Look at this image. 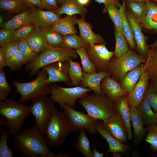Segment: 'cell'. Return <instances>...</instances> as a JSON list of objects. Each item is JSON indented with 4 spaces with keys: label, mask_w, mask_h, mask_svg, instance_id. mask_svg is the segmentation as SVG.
I'll return each instance as SVG.
<instances>
[{
    "label": "cell",
    "mask_w": 157,
    "mask_h": 157,
    "mask_svg": "<svg viewBox=\"0 0 157 157\" xmlns=\"http://www.w3.org/2000/svg\"><path fill=\"white\" fill-rule=\"evenodd\" d=\"M14 146L24 157H59L49 150L44 134L35 126L26 128L14 136Z\"/></svg>",
    "instance_id": "1"
},
{
    "label": "cell",
    "mask_w": 157,
    "mask_h": 157,
    "mask_svg": "<svg viewBox=\"0 0 157 157\" xmlns=\"http://www.w3.org/2000/svg\"><path fill=\"white\" fill-rule=\"evenodd\" d=\"M0 114L6 121L0 119V124L8 127L9 134L14 136L20 132L23 122L31 114L29 106L12 99L0 100Z\"/></svg>",
    "instance_id": "2"
},
{
    "label": "cell",
    "mask_w": 157,
    "mask_h": 157,
    "mask_svg": "<svg viewBox=\"0 0 157 157\" xmlns=\"http://www.w3.org/2000/svg\"><path fill=\"white\" fill-rule=\"evenodd\" d=\"M74 131L73 126L66 114L55 108L44 134L48 145L58 148Z\"/></svg>",
    "instance_id": "3"
},
{
    "label": "cell",
    "mask_w": 157,
    "mask_h": 157,
    "mask_svg": "<svg viewBox=\"0 0 157 157\" xmlns=\"http://www.w3.org/2000/svg\"><path fill=\"white\" fill-rule=\"evenodd\" d=\"M92 117L103 121L108 119L116 112L115 103L104 94H86L78 100Z\"/></svg>",
    "instance_id": "4"
},
{
    "label": "cell",
    "mask_w": 157,
    "mask_h": 157,
    "mask_svg": "<svg viewBox=\"0 0 157 157\" xmlns=\"http://www.w3.org/2000/svg\"><path fill=\"white\" fill-rule=\"evenodd\" d=\"M76 50L62 47H51L38 54L32 61L27 64L25 69L30 76L35 74L45 66L57 62H64L77 57Z\"/></svg>",
    "instance_id": "5"
},
{
    "label": "cell",
    "mask_w": 157,
    "mask_h": 157,
    "mask_svg": "<svg viewBox=\"0 0 157 157\" xmlns=\"http://www.w3.org/2000/svg\"><path fill=\"white\" fill-rule=\"evenodd\" d=\"M48 78L47 72L42 68L38 72L37 77L31 81L23 83L13 81L12 83L16 88L15 92L21 95L19 101H32L40 96L50 93L51 84L47 82Z\"/></svg>",
    "instance_id": "6"
},
{
    "label": "cell",
    "mask_w": 157,
    "mask_h": 157,
    "mask_svg": "<svg viewBox=\"0 0 157 157\" xmlns=\"http://www.w3.org/2000/svg\"><path fill=\"white\" fill-rule=\"evenodd\" d=\"M147 58L139 55L134 51L129 50L121 58H118L113 56L108 71L112 77L120 82L128 72L141 64L145 63Z\"/></svg>",
    "instance_id": "7"
},
{
    "label": "cell",
    "mask_w": 157,
    "mask_h": 157,
    "mask_svg": "<svg viewBox=\"0 0 157 157\" xmlns=\"http://www.w3.org/2000/svg\"><path fill=\"white\" fill-rule=\"evenodd\" d=\"M31 101L32 103L29 106L31 114L35 118L34 126L44 134L55 108V103L47 95L40 96Z\"/></svg>",
    "instance_id": "8"
},
{
    "label": "cell",
    "mask_w": 157,
    "mask_h": 157,
    "mask_svg": "<svg viewBox=\"0 0 157 157\" xmlns=\"http://www.w3.org/2000/svg\"><path fill=\"white\" fill-rule=\"evenodd\" d=\"M50 96L54 103L58 104L62 109L67 105L74 107L76 101L88 94L91 90L80 86L66 88L54 84H51Z\"/></svg>",
    "instance_id": "9"
},
{
    "label": "cell",
    "mask_w": 157,
    "mask_h": 157,
    "mask_svg": "<svg viewBox=\"0 0 157 157\" xmlns=\"http://www.w3.org/2000/svg\"><path fill=\"white\" fill-rule=\"evenodd\" d=\"M62 109L73 126L74 131L85 130L93 134L98 132L96 126L99 120L77 110L69 106L65 105Z\"/></svg>",
    "instance_id": "10"
},
{
    "label": "cell",
    "mask_w": 157,
    "mask_h": 157,
    "mask_svg": "<svg viewBox=\"0 0 157 157\" xmlns=\"http://www.w3.org/2000/svg\"><path fill=\"white\" fill-rule=\"evenodd\" d=\"M86 49L97 72L108 70L111 60L114 56V52L109 51L105 44H89Z\"/></svg>",
    "instance_id": "11"
},
{
    "label": "cell",
    "mask_w": 157,
    "mask_h": 157,
    "mask_svg": "<svg viewBox=\"0 0 157 157\" xmlns=\"http://www.w3.org/2000/svg\"><path fill=\"white\" fill-rule=\"evenodd\" d=\"M69 61L57 62L43 67L42 68L45 70L48 74L47 83L50 84L61 82L68 86L72 85L69 74Z\"/></svg>",
    "instance_id": "12"
},
{
    "label": "cell",
    "mask_w": 157,
    "mask_h": 157,
    "mask_svg": "<svg viewBox=\"0 0 157 157\" xmlns=\"http://www.w3.org/2000/svg\"><path fill=\"white\" fill-rule=\"evenodd\" d=\"M102 122L105 129L111 135L120 141L126 143L128 140L127 129L121 116L116 111Z\"/></svg>",
    "instance_id": "13"
},
{
    "label": "cell",
    "mask_w": 157,
    "mask_h": 157,
    "mask_svg": "<svg viewBox=\"0 0 157 157\" xmlns=\"http://www.w3.org/2000/svg\"><path fill=\"white\" fill-rule=\"evenodd\" d=\"M149 78L147 70H142L140 77L133 90L127 95L130 108L138 109L144 97L149 84Z\"/></svg>",
    "instance_id": "14"
},
{
    "label": "cell",
    "mask_w": 157,
    "mask_h": 157,
    "mask_svg": "<svg viewBox=\"0 0 157 157\" xmlns=\"http://www.w3.org/2000/svg\"><path fill=\"white\" fill-rule=\"evenodd\" d=\"M30 22L35 27H42L52 26L61 18L55 11L44 10L40 8L31 7Z\"/></svg>",
    "instance_id": "15"
},
{
    "label": "cell",
    "mask_w": 157,
    "mask_h": 157,
    "mask_svg": "<svg viewBox=\"0 0 157 157\" xmlns=\"http://www.w3.org/2000/svg\"><path fill=\"white\" fill-rule=\"evenodd\" d=\"M126 14L133 28L136 48L140 55L147 57L150 49L147 43V37L143 34L142 24L136 20L128 13Z\"/></svg>",
    "instance_id": "16"
},
{
    "label": "cell",
    "mask_w": 157,
    "mask_h": 157,
    "mask_svg": "<svg viewBox=\"0 0 157 157\" xmlns=\"http://www.w3.org/2000/svg\"><path fill=\"white\" fill-rule=\"evenodd\" d=\"M111 76L107 70L92 73H83V78L79 86L90 89L94 93L98 95L104 94L100 88L102 80L106 77Z\"/></svg>",
    "instance_id": "17"
},
{
    "label": "cell",
    "mask_w": 157,
    "mask_h": 157,
    "mask_svg": "<svg viewBox=\"0 0 157 157\" xmlns=\"http://www.w3.org/2000/svg\"><path fill=\"white\" fill-rule=\"evenodd\" d=\"M100 88L103 93L114 103L121 97L127 94L119 83L110 76L103 78L101 83Z\"/></svg>",
    "instance_id": "18"
},
{
    "label": "cell",
    "mask_w": 157,
    "mask_h": 157,
    "mask_svg": "<svg viewBox=\"0 0 157 157\" xmlns=\"http://www.w3.org/2000/svg\"><path fill=\"white\" fill-rule=\"evenodd\" d=\"M76 22L80 36L89 44H106V40L101 35L93 31L92 25L85 21V18H76Z\"/></svg>",
    "instance_id": "19"
},
{
    "label": "cell",
    "mask_w": 157,
    "mask_h": 157,
    "mask_svg": "<svg viewBox=\"0 0 157 157\" xmlns=\"http://www.w3.org/2000/svg\"><path fill=\"white\" fill-rule=\"evenodd\" d=\"M116 111L119 115L126 127L128 135V139L130 140L133 136L131 131V124L130 110L127 95L119 98L115 103Z\"/></svg>",
    "instance_id": "20"
},
{
    "label": "cell",
    "mask_w": 157,
    "mask_h": 157,
    "mask_svg": "<svg viewBox=\"0 0 157 157\" xmlns=\"http://www.w3.org/2000/svg\"><path fill=\"white\" fill-rule=\"evenodd\" d=\"M96 128L97 131L108 142L109 149L107 152H119L122 154L125 153L128 149V146L125 144L111 135L104 128L102 122L99 121Z\"/></svg>",
    "instance_id": "21"
},
{
    "label": "cell",
    "mask_w": 157,
    "mask_h": 157,
    "mask_svg": "<svg viewBox=\"0 0 157 157\" xmlns=\"http://www.w3.org/2000/svg\"><path fill=\"white\" fill-rule=\"evenodd\" d=\"M130 113L134 132L133 142L137 145L142 141L147 132L144 127V124L137 109L131 108Z\"/></svg>",
    "instance_id": "22"
},
{
    "label": "cell",
    "mask_w": 157,
    "mask_h": 157,
    "mask_svg": "<svg viewBox=\"0 0 157 157\" xmlns=\"http://www.w3.org/2000/svg\"><path fill=\"white\" fill-rule=\"evenodd\" d=\"M31 49L39 54L51 47L48 44L40 28L35 27L31 34L25 39Z\"/></svg>",
    "instance_id": "23"
},
{
    "label": "cell",
    "mask_w": 157,
    "mask_h": 157,
    "mask_svg": "<svg viewBox=\"0 0 157 157\" xmlns=\"http://www.w3.org/2000/svg\"><path fill=\"white\" fill-rule=\"evenodd\" d=\"M146 69L149 78V84L157 90V48L150 49L146 63L142 70Z\"/></svg>",
    "instance_id": "24"
},
{
    "label": "cell",
    "mask_w": 157,
    "mask_h": 157,
    "mask_svg": "<svg viewBox=\"0 0 157 157\" xmlns=\"http://www.w3.org/2000/svg\"><path fill=\"white\" fill-rule=\"evenodd\" d=\"M146 16L141 24L142 28L149 31L157 32V2L148 0Z\"/></svg>",
    "instance_id": "25"
},
{
    "label": "cell",
    "mask_w": 157,
    "mask_h": 157,
    "mask_svg": "<svg viewBox=\"0 0 157 157\" xmlns=\"http://www.w3.org/2000/svg\"><path fill=\"white\" fill-rule=\"evenodd\" d=\"M143 64L128 72L119 83L124 91L128 94L133 90L142 73Z\"/></svg>",
    "instance_id": "26"
},
{
    "label": "cell",
    "mask_w": 157,
    "mask_h": 157,
    "mask_svg": "<svg viewBox=\"0 0 157 157\" xmlns=\"http://www.w3.org/2000/svg\"><path fill=\"white\" fill-rule=\"evenodd\" d=\"M55 11L60 16L63 14L70 15L78 14L84 18L88 12V10L77 0H66Z\"/></svg>",
    "instance_id": "27"
},
{
    "label": "cell",
    "mask_w": 157,
    "mask_h": 157,
    "mask_svg": "<svg viewBox=\"0 0 157 157\" xmlns=\"http://www.w3.org/2000/svg\"><path fill=\"white\" fill-rule=\"evenodd\" d=\"M76 18L74 15H67L51 26L63 35L76 34L77 31L75 25L77 24Z\"/></svg>",
    "instance_id": "28"
},
{
    "label": "cell",
    "mask_w": 157,
    "mask_h": 157,
    "mask_svg": "<svg viewBox=\"0 0 157 157\" xmlns=\"http://www.w3.org/2000/svg\"><path fill=\"white\" fill-rule=\"evenodd\" d=\"M126 10L138 22L142 24L146 16L147 3H137L125 0Z\"/></svg>",
    "instance_id": "29"
},
{
    "label": "cell",
    "mask_w": 157,
    "mask_h": 157,
    "mask_svg": "<svg viewBox=\"0 0 157 157\" xmlns=\"http://www.w3.org/2000/svg\"><path fill=\"white\" fill-rule=\"evenodd\" d=\"M122 20V29L123 33L131 49L134 50L136 45L134 40L133 29L127 18L124 1L119 7Z\"/></svg>",
    "instance_id": "30"
},
{
    "label": "cell",
    "mask_w": 157,
    "mask_h": 157,
    "mask_svg": "<svg viewBox=\"0 0 157 157\" xmlns=\"http://www.w3.org/2000/svg\"><path fill=\"white\" fill-rule=\"evenodd\" d=\"M31 9L30 7L18 14L8 21L3 23L0 27L4 28L17 29L30 22Z\"/></svg>",
    "instance_id": "31"
},
{
    "label": "cell",
    "mask_w": 157,
    "mask_h": 157,
    "mask_svg": "<svg viewBox=\"0 0 157 157\" xmlns=\"http://www.w3.org/2000/svg\"><path fill=\"white\" fill-rule=\"evenodd\" d=\"M137 109L144 124H157V113L152 110L144 96Z\"/></svg>",
    "instance_id": "32"
},
{
    "label": "cell",
    "mask_w": 157,
    "mask_h": 157,
    "mask_svg": "<svg viewBox=\"0 0 157 157\" xmlns=\"http://www.w3.org/2000/svg\"><path fill=\"white\" fill-rule=\"evenodd\" d=\"M75 149L85 157H92V151L90 141L87 136L85 130L80 131L79 134L73 144Z\"/></svg>",
    "instance_id": "33"
},
{
    "label": "cell",
    "mask_w": 157,
    "mask_h": 157,
    "mask_svg": "<svg viewBox=\"0 0 157 157\" xmlns=\"http://www.w3.org/2000/svg\"><path fill=\"white\" fill-rule=\"evenodd\" d=\"M89 45L81 36L76 34L63 35L61 47L76 50L82 48H86Z\"/></svg>",
    "instance_id": "34"
},
{
    "label": "cell",
    "mask_w": 157,
    "mask_h": 157,
    "mask_svg": "<svg viewBox=\"0 0 157 157\" xmlns=\"http://www.w3.org/2000/svg\"><path fill=\"white\" fill-rule=\"evenodd\" d=\"M40 28L50 46L54 47H61L63 35L54 29L51 26L44 27Z\"/></svg>",
    "instance_id": "35"
},
{
    "label": "cell",
    "mask_w": 157,
    "mask_h": 157,
    "mask_svg": "<svg viewBox=\"0 0 157 157\" xmlns=\"http://www.w3.org/2000/svg\"><path fill=\"white\" fill-rule=\"evenodd\" d=\"M115 47L114 56L118 58L123 57L130 49L128 43L123 32L115 29Z\"/></svg>",
    "instance_id": "36"
},
{
    "label": "cell",
    "mask_w": 157,
    "mask_h": 157,
    "mask_svg": "<svg viewBox=\"0 0 157 157\" xmlns=\"http://www.w3.org/2000/svg\"><path fill=\"white\" fill-rule=\"evenodd\" d=\"M28 7L23 0H0V8L12 13L23 12Z\"/></svg>",
    "instance_id": "37"
},
{
    "label": "cell",
    "mask_w": 157,
    "mask_h": 157,
    "mask_svg": "<svg viewBox=\"0 0 157 157\" xmlns=\"http://www.w3.org/2000/svg\"><path fill=\"white\" fill-rule=\"evenodd\" d=\"M68 72L73 85H79L83 76V72L79 63L70 59Z\"/></svg>",
    "instance_id": "38"
},
{
    "label": "cell",
    "mask_w": 157,
    "mask_h": 157,
    "mask_svg": "<svg viewBox=\"0 0 157 157\" xmlns=\"http://www.w3.org/2000/svg\"><path fill=\"white\" fill-rule=\"evenodd\" d=\"M107 12L113 22L115 29L123 32L122 20L119 8L113 3H110L107 6Z\"/></svg>",
    "instance_id": "39"
},
{
    "label": "cell",
    "mask_w": 157,
    "mask_h": 157,
    "mask_svg": "<svg viewBox=\"0 0 157 157\" xmlns=\"http://www.w3.org/2000/svg\"><path fill=\"white\" fill-rule=\"evenodd\" d=\"M76 52L80 57L83 73H92L97 72L96 68L91 61L86 48H82L76 50Z\"/></svg>",
    "instance_id": "40"
},
{
    "label": "cell",
    "mask_w": 157,
    "mask_h": 157,
    "mask_svg": "<svg viewBox=\"0 0 157 157\" xmlns=\"http://www.w3.org/2000/svg\"><path fill=\"white\" fill-rule=\"evenodd\" d=\"M6 66L12 71L18 70L26 64L25 58L19 50L10 57L6 59Z\"/></svg>",
    "instance_id": "41"
},
{
    "label": "cell",
    "mask_w": 157,
    "mask_h": 157,
    "mask_svg": "<svg viewBox=\"0 0 157 157\" xmlns=\"http://www.w3.org/2000/svg\"><path fill=\"white\" fill-rule=\"evenodd\" d=\"M0 134V157H13L14 151L9 147L7 143V139L10 135L9 131L1 129Z\"/></svg>",
    "instance_id": "42"
},
{
    "label": "cell",
    "mask_w": 157,
    "mask_h": 157,
    "mask_svg": "<svg viewBox=\"0 0 157 157\" xmlns=\"http://www.w3.org/2000/svg\"><path fill=\"white\" fill-rule=\"evenodd\" d=\"M145 128L147 133L145 141L150 144V147L153 151H157V124L149 125Z\"/></svg>",
    "instance_id": "43"
},
{
    "label": "cell",
    "mask_w": 157,
    "mask_h": 157,
    "mask_svg": "<svg viewBox=\"0 0 157 157\" xmlns=\"http://www.w3.org/2000/svg\"><path fill=\"white\" fill-rule=\"evenodd\" d=\"M19 50L24 56L28 64L33 60L38 54L31 49L25 40L18 41Z\"/></svg>",
    "instance_id": "44"
},
{
    "label": "cell",
    "mask_w": 157,
    "mask_h": 157,
    "mask_svg": "<svg viewBox=\"0 0 157 157\" xmlns=\"http://www.w3.org/2000/svg\"><path fill=\"white\" fill-rule=\"evenodd\" d=\"M11 88L7 80L3 69L0 70V100L5 101L11 91Z\"/></svg>",
    "instance_id": "45"
},
{
    "label": "cell",
    "mask_w": 157,
    "mask_h": 157,
    "mask_svg": "<svg viewBox=\"0 0 157 157\" xmlns=\"http://www.w3.org/2000/svg\"><path fill=\"white\" fill-rule=\"evenodd\" d=\"M35 27L33 24L29 22L15 30L13 40H25L33 32Z\"/></svg>",
    "instance_id": "46"
},
{
    "label": "cell",
    "mask_w": 157,
    "mask_h": 157,
    "mask_svg": "<svg viewBox=\"0 0 157 157\" xmlns=\"http://www.w3.org/2000/svg\"><path fill=\"white\" fill-rule=\"evenodd\" d=\"M154 111L157 113V90L149 84L144 96Z\"/></svg>",
    "instance_id": "47"
},
{
    "label": "cell",
    "mask_w": 157,
    "mask_h": 157,
    "mask_svg": "<svg viewBox=\"0 0 157 157\" xmlns=\"http://www.w3.org/2000/svg\"><path fill=\"white\" fill-rule=\"evenodd\" d=\"M0 47L6 59L13 56L19 50L18 41L13 40Z\"/></svg>",
    "instance_id": "48"
},
{
    "label": "cell",
    "mask_w": 157,
    "mask_h": 157,
    "mask_svg": "<svg viewBox=\"0 0 157 157\" xmlns=\"http://www.w3.org/2000/svg\"><path fill=\"white\" fill-rule=\"evenodd\" d=\"M15 30L2 28L0 30V46L13 40Z\"/></svg>",
    "instance_id": "49"
},
{
    "label": "cell",
    "mask_w": 157,
    "mask_h": 157,
    "mask_svg": "<svg viewBox=\"0 0 157 157\" xmlns=\"http://www.w3.org/2000/svg\"><path fill=\"white\" fill-rule=\"evenodd\" d=\"M42 3V9L55 11L58 8L56 0H40Z\"/></svg>",
    "instance_id": "50"
},
{
    "label": "cell",
    "mask_w": 157,
    "mask_h": 157,
    "mask_svg": "<svg viewBox=\"0 0 157 157\" xmlns=\"http://www.w3.org/2000/svg\"><path fill=\"white\" fill-rule=\"evenodd\" d=\"M99 3H102L104 4V7L103 10V12L106 13L107 12V8L108 5L110 3H113L118 7L121 4L119 2V0H94ZM123 1L124 0H122Z\"/></svg>",
    "instance_id": "51"
},
{
    "label": "cell",
    "mask_w": 157,
    "mask_h": 157,
    "mask_svg": "<svg viewBox=\"0 0 157 157\" xmlns=\"http://www.w3.org/2000/svg\"><path fill=\"white\" fill-rule=\"evenodd\" d=\"M27 6L29 7H35L42 9L40 0H23Z\"/></svg>",
    "instance_id": "52"
},
{
    "label": "cell",
    "mask_w": 157,
    "mask_h": 157,
    "mask_svg": "<svg viewBox=\"0 0 157 157\" xmlns=\"http://www.w3.org/2000/svg\"><path fill=\"white\" fill-rule=\"evenodd\" d=\"M6 66V58L1 48H0V70Z\"/></svg>",
    "instance_id": "53"
},
{
    "label": "cell",
    "mask_w": 157,
    "mask_h": 157,
    "mask_svg": "<svg viewBox=\"0 0 157 157\" xmlns=\"http://www.w3.org/2000/svg\"><path fill=\"white\" fill-rule=\"evenodd\" d=\"M104 156V154L103 153H100L97 150L95 145H93L92 157H103Z\"/></svg>",
    "instance_id": "54"
},
{
    "label": "cell",
    "mask_w": 157,
    "mask_h": 157,
    "mask_svg": "<svg viewBox=\"0 0 157 157\" xmlns=\"http://www.w3.org/2000/svg\"><path fill=\"white\" fill-rule=\"evenodd\" d=\"M77 1L81 4L83 6L87 5L90 1V0H77Z\"/></svg>",
    "instance_id": "55"
},
{
    "label": "cell",
    "mask_w": 157,
    "mask_h": 157,
    "mask_svg": "<svg viewBox=\"0 0 157 157\" xmlns=\"http://www.w3.org/2000/svg\"><path fill=\"white\" fill-rule=\"evenodd\" d=\"M149 47L151 49L157 48V39L151 44L149 45Z\"/></svg>",
    "instance_id": "56"
},
{
    "label": "cell",
    "mask_w": 157,
    "mask_h": 157,
    "mask_svg": "<svg viewBox=\"0 0 157 157\" xmlns=\"http://www.w3.org/2000/svg\"><path fill=\"white\" fill-rule=\"evenodd\" d=\"M121 153L119 152H115L111 153V156L114 157H121L122 155L120 154Z\"/></svg>",
    "instance_id": "57"
},
{
    "label": "cell",
    "mask_w": 157,
    "mask_h": 157,
    "mask_svg": "<svg viewBox=\"0 0 157 157\" xmlns=\"http://www.w3.org/2000/svg\"><path fill=\"white\" fill-rule=\"evenodd\" d=\"M137 3H146L148 0H124Z\"/></svg>",
    "instance_id": "58"
},
{
    "label": "cell",
    "mask_w": 157,
    "mask_h": 157,
    "mask_svg": "<svg viewBox=\"0 0 157 157\" xmlns=\"http://www.w3.org/2000/svg\"><path fill=\"white\" fill-rule=\"evenodd\" d=\"M58 3L62 5L66 0H56Z\"/></svg>",
    "instance_id": "59"
},
{
    "label": "cell",
    "mask_w": 157,
    "mask_h": 157,
    "mask_svg": "<svg viewBox=\"0 0 157 157\" xmlns=\"http://www.w3.org/2000/svg\"><path fill=\"white\" fill-rule=\"evenodd\" d=\"M3 18L2 16H0V25H1L3 23Z\"/></svg>",
    "instance_id": "60"
},
{
    "label": "cell",
    "mask_w": 157,
    "mask_h": 157,
    "mask_svg": "<svg viewBox=\"0 0 157 157\" xmlns=\"http://www.w3.org/2000/svg\"><path fill=\"white\" fill-rule=\"evenodd\" d=\"M154 1L155 2H157V0H149Z\"/></svg>",
    "instance_id": "61"
}]
</instances>
